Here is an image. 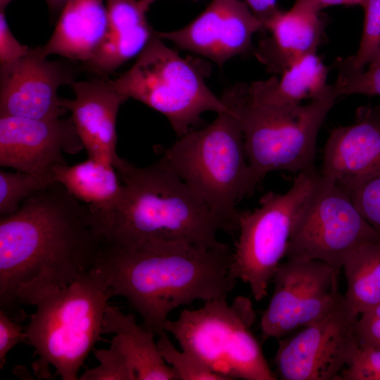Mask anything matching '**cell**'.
Here are the masks:
<instances>
[{"label": "cell", "instance_id": "6da1fadb", "mask_svg": "<svg viewBox=\"0 0 380 380\" xmlns=\"http://www.w3.org/2000/svg\"><path fill=\"white\" fill-rule=\"evenodd\" d=\"M103 245L96 216L58 182L0 219V304L36 305L96 267Z\"/></svg>", "mask_w": 380, "mask_h": 380}, {"label": "cell", "instance_id": "7a4b0ae2", "mask_svg": "<svg viewBox=\"0 0 380 380\" xmlns=\"http://www.w3.org/2000/svg\"><path fill=\"white\" fill-rule=\"evenodd\" d=\"M227 244L209 248L183 241L151 239L103 243L96 267L108 276L113 296H122L155 335L164 331L176 308L227 296L236 279L229 274Z\"/></svg>", "mask_w": 380, "mask_h": 380}, {"label": "cell", "instance_id": "3957f363", "mask_svg": "<svg viewBox=\"0 0 380 380\" xmlns=\"http://www.w3.org/2000/svg\"><path fill=\"white\" fill-rule=\"evenodd\" d=\"M121 198L97 220L104 243L151 239L179 240L205 248L224 246L221 220L160 158L146 167L118 157L113 163Z\"/></svg>", "mask_w": 380, "mask_h": 380}, {"label": "cell", "instance_id": "277c9868", "mask_svg": "<svg viewBox=\"0 0 380 380\" xmlns=\"http://www.w3.org/2000/svg\"><path fill=\"white\" fill-rule=\"evenodd\" d=\"M338 98L329 85L305 105L279 107L253 101L245 83L225 89L221 99L239 122L255 189L273 171L298 174L315 168L317 135Z\"/></svg>", "mask_w": 380, "mask_h": 380}, {"label": "cell", "instance_id": "5b68a950", "mask_svg": "<svg viewBox=\"0 0 380 380\" xmlns=\"http://www.w3.org/2000/svg\"><path fill=\"white\" fill-rule=\"evenodd\" d=\"M154 151L221 220L226 232L238 231L236 205L255 189L242 131L230 109L168 147L156 145Z\"/></svg>", "mask_w": 380, "mask_h": 380}, {"label": "cell", "instance_id": "8992f818", "mask_svg": "<svg viewBox=\"0 0 380 380\" xmlns=\"http://www.w3.org/2000/svg\"><path fill=\"white\" fill-rule=\"evenodd\" d=\"M113 297L106 274L96 267L70 285L40 300L25 331L39 357L35 373L76 380L81 366L102 334L108 300Z\"/></svg>", "mask_w": 380, "mask_h": 380}, {"label": "cell", "instance_id": "52a82bcc", "mask_svg": "<svg viewBox=\"0 0 380 380\" xmlns=\"http://www.w3.org/2000/svg\"><path fill=\"white\" fill-rule=\"evenodd\" d=\"M255 317L248 298L227 297L205 301L195 310L184 309L164 330L185 350L224 380H275L251 327Z\"/></svg>", "mask_w": 380, "mask_h": 380}, {"label": "cell", "instance_id": "ba28073f", "mask_svg": "<svg viewBox=\"0 0 380 380\" xmlns=\"http://www.w3.org/2000/svg\"><path fill=\"white\" fill-rule=\"evenodd\" d=\"M208 70L200 61L181 57L154 31L134 65L112 82L128 99L162 113L179 137L200 125L204 113L229 110L206 85Z\"/></svg>", "mask_w": 380, "mask_h": 380}, {"label": "cell", "instance_id": "9c48e42d", "mask_svg": "<svg viewBox=\"0 0 380 380\" xmlns=\"http://www.w3.org/2000/svg\"><path fill=\"white\" fill-rule=\"evenodd\" d=\"M319 177L315 168L300 172L287 191H269L258 208L239 211L229 274L249 286L256 301L267 296L269 283L286 257L294 222Z\"/></svg>", "mask_w": 380, "mask_h": 380}, {"label": "cell", "instance_id": "30bf717a", "mask_svg": "<svg viewBox=\"0 0 380 380\" xmlns=\"http://www.w3.org/2000/svg\"><path fill=\"white\" fill-rule=\"evenodd\" d=\"M379 238L350 195L319 173L294 222L286 257L317 260L340 272L353 251Z\"/></svg>", "mask_w": 380, "mask_h": 380}, {"label": "cell", "instance_id": "8fae6325", "mask_svg": "<svg viewBox=\"0 0 380 380\" xmlns=\"http://www.w3.org/2000/svg\"><path fill=\"white\" fill-rule=\"evenodd\" d=\"M357 315L340 294L322 316L280 339L274 357L278 377L337 380L360 348Z\"/></svg>", "mask_w": 380, "mask_h": 380}, {"label": "cell", "instance_id": "7c38bea8", "mask_svg": "<svg viewBox=\"0 0 380 380\" xmlns=\"http://www.w3.org/2000/svg\"><path fill=\"white\" fill-rule=\"evenodd\" d=\"M339 271L313 259L287 258L272 278L274 290L260 319L263 338H281L312 322L341 294Z\"/></svg>", "mask_w": 380, "mask_h": 380}, {"label": "cell", "instance_id": "4fadbf2b", "mask_svg": "<svg viewBox=\"0 0 380 380\" xmlns=\"http://www.w3.org/2000/svg\"><path fill=\"white\" fill-rule=\"evenodd\" d=\"M68 62L50 61L36 48L13 65L0 69V116L57 119L68 110L58 89L75 82Z\"/></svg>", "mask_w": 380, "mask_h": 380}, {"label": "cell", "instance_id": "5bb4252c", "mask_svg": "<svg viewBox=\"0 0 380 380\" xmlns=\"http://www.w3.org/2000/svg\"><path fill=\"white\" fill-rule=\"evenodd\" d=\"M83 148L71 118L0 116L1 167L52 179L53 166L67 163L63 153L75 154Z\"/></svg>", "mask_w": 380, "mask_h": 380}, {"label": "cell", "instance_id": "9a60e30c", "mask_svg": "<svg viewBox=\"0 0 380 380\" xmlns=\"http://www.w3.org/2000/svg\"><path fill=\"white\" fill-rule=\"evenodd\" d=\"M264 32L262 23L241 0H212L194 20L170 32H156L161 39L202 56L220 67L252 49V38Z\"/></svg>", "mask_w": 380, "mask_h": 380}, {"label": "cell", "instance_id": "2e32d148", "mask_svg": "<svg viewBox=\"0 0 380 380\" xmlns=\"http://www.w3.org/2000/svg\"><path fill=\"white\" fill-rule=\"evenodd\" d=\"M319 173L348 194L380 175V105L358 108L353 124L330 132Z\"/></svg>", "mask_w": 380, "mask_h": 380}, {"label": "cell", "instance_id": "e0dca14e", "mask_svg": "<svg viewBox=\"0 0 380 380\" xmlns=\"http://www.w3.org/2000/svg\"><path fill=\"white\" fill-rule=\"evenodd\" d=\"M75 97L60 98L61 105L71 113V119L89 158L113 165L116 151V120L120 106L128 98L120 93L112 80L96 77L75 82Z\"/></svg>", "mask_w": 380, "mask_h": 380}, {"label": "cell", "instance_id": "ac0fdd59", "mask_svg": "<svg viewBox=\"0 0 380 380\" xmlns=\"http://www.w3.org/2000/svg\"><path fill=\"white\" fill-rule=\"evenodd\" d=\"M325 25L320 13L294 6L280 10L267 25L270 35L259 42L253 54L270 72L282 73L301 58L316 53Z\"/></svg>", "mask_w": 380, "mask_h": 380}, {"label": "cell", "instance_id": "d6986e66", "mask_svg": "<svg viewBox=\"0 0 380 380\" xmlns=\"http://www.w3.org/2000/svg\"><path fill=\"white\" fill-rule=\"evenodd\" d=\"M109 30L103 0H70L48 42L36 47L44 56L56 54L82 63L89 60Z\"/></svg>", "mask_w": 380, "mask_h": 380}, {"label": "cell", "instance_id": "ffe728a7", "mask_svg": "<svg viewBox=\"0 0 380 380\" xmlns=\"http://www.w3.org/2000/svg\"><path fill=\"white\" fill-rule=\"evenodd\" d=\"M115 336L113 343L137 375V380H177L173 369L162 357L156 336L137 324L132 313L107 305L102 323V334Z\"/></svg>", "mask_w": 380, "mask_h": 380}, {"label": "cell", "instance_id": "44dd1931", "mask_svg": "<svg viewBox=\"0 0 380 380\" xmlns=\"http://www.w3.org/2000/svg\"><path fill=\"white\" fill-rule=\"evenodd\" d=\"M329 69L316 53L301 58L282 72L280 79L271 78L247 84L251 99L258 103L294 107L301 101L322 95Z\"/></svg>", "mask_w": 380, "mask_h": 380}, {"label": "cell", "instance_id": "7402d4cb", "mask_svg": "<svg viewBox=\"0 0 380 380\" xmlns=\"http://www.w3.org/2000/svg\"><path fill=\"white\" fill-rule=\"evenodd\" d=\"M51 175L53 182L89 205L97 219L110 214L122 196V184L114 166L91 158L74 165L56 164Z\"/></svg>", "mask_w": 380, "mask_h": 380}, {"label": "cell", "instance_id": "603a6c76", "mask_svg": "<svg viewBox=\"0 0 380 380\" xmlns=\"http://www.w3.org/2000/svg\"><path fill=\"white\" fill-rule=\"evenodd\" d=\"M342 269L347 284L344 297L358 315L380 303V238L353 251Z\"/></svg>", "mask_w": 380, "mask_h": 380}, {"label": "cell", "instance_id": "cb8c5ba5", "mask_svg": "<svg viewBox=\"0 0 380 380\" xmlns=\"http://www.w3.org/2000/svg\"><path fill=\"white\" fill-rule=\"evenodd\" d=\"M363 31L355 54L336 61L339 71L365 69L380 53V0H366Z\"/></svg>", "mask_w": 380, "mask_h": 380}, {"label": "cell", "instance_id": "d4e9b609", "mask_svg": "<svg viewBox=\"0 0 380 380\" xmlns=\"http://www.w3.org/2000/svg\"><path fill=\"white\" fill-rule=\"evenodd\" d=\"M54 182L51 178L16 170H0L1 217L15 213L28 197Z\"/></svg>", "mask_w": 380, "mask_h": 380}, {"label": "cell", "instance_id": "484cf974", "mask_svg": "<svg viewBox=\"0 0 380 380\" xmlns=\"http://www.w3.org/2000/svg\"><path fill=\"white\" fill-rule=\"evenodd\" d=\"M167 334L164 331L158 335L157 344L162 357L173 369L178 380H224L189 353L177 350Z\"/></svg>", "mask_w": 380, "mask_h": 380}, {"label": "cell", "instance_id": "4316f807", "mask_svg": "<svg viewBox=\"0 0 380 380\" xmlns=\"http://www.w3.org/2000/svg\"><path fill=\"white\" fill-rule=\"evenodd\" d=\"M359 71H339L334 86L338 97L343 95H380V53L367 66Z\"/></svg>", "mask_w": 380, "mask_h": 380}, {"label": "cell", "instance_id": "83f0119b", "mask_svg": "<svg viewBox=\"0 0 380 380\" xmlns=\"http://www.w3.org/2000/svg\"><path fill=\"white\" fill-rule=\"evenodd\" d=\"M94 355L99 365L86 370L80 379L137 380L134 372L113 343L110 342L108 349L95 350Z\"/></svg>", "mask_w": 380, "mask_h": 380}, {"label": "cell", "instance_id": "f1b7e54d", "mask_svg": "<svg viewBox=\"0 0 380 380\" xmlns=\"http://www.w3.org/2000/svg\"><path fill=\"white\" fill-rule=\"evenodd\" d=\"M348 194L363 218L380 236V175L365 182Z\"/></svg>", "mask_w": 380, "mask_h": 380}, {"label": "cell", "instance_id": "f546056e", "mask_svg": "<svg viewBox=\"0 0 380 380\" xmlns=\"http://www.w3.org/2000/svg\"><path fill=\"white\" fill-rule=\"evenodd\" d=\"M338 380H380V347L360 346Z\"/></svg>", "mask_w": 380, "mask_h": 380}, {"label": "cell", "instance_id": "4dcf8cb0", "mask_svg": "<svg viewBox=\"0 0 380 380\" xmlns=\"http://www.w3.org/2000/svg\"><path fill=\"white\" fill-rule=\"evenodd\" d=\"M31 49L15 39L6 22L4 10H0V69L13 65Z\"/></svg>", "mask_w": 380, "mask_h": 380}, {"label": "cell", "instance_id": "1f68e13d", "mask_svg": "<svg viewBox=\"0 0 380 380\" xmlns=\"http://www.w3.org/2000/svg\"><path fill=\"white\" fill-rule=\"evenodd\" d=\"M356 331L360 346L380 347V303L361 314Z\"/></svg>", "mask_w": 380, "mask_h": 380}, {"label": "cell", "instance_id": "d6a6232c", "mask_svg": "<svg viewBox=\"0 0 380 380\" xmlns=\"http://www.w3.org/2000/svg\"><path fill=\"white\" fill-rule=\"evenodd\" d=\"M27 341L25 331L14 322L3 310H0V368L5 362L8 353L17 344Z\"/></svg>", "mask_w": 380, "mask_h": 380}, {"label": "cell", "instance_id": "836d02e7", "mask_svg": "<svg viewBox=\"0 0 380 380\" xmlns=\"http://www.w3.org/2000/svg\"><path fill=\"white\" fill-rule=\"evenodd\" d=\"M245 3L262 23L265 31L270 20L281 10L277 0H245Z\"/></svg>", "mask_w": 380, "mask_h": 380}, {"label": "cell", "instance_id": "e575fe53", "mask_svg": "<svg viewBox=\"0 0 380 380\" xmlns=\"http://www.w3.org/2000/svg\"><path fill=\"white\" fill-rule=\"evenodd\" d=\"M366 0H296L294 6L319 13L321 11L330 6L336 5L362 6Z\"/></svg>", "mask_w": 380, "mask_h": 380}, {"label": "cell", "instance_id": "d590c367", "mask_svg": "<svg viewBox=\"0 0 380 380\" xmlns=\"http://www.w3.org/2000/svg\"><path fill=\"white\" fill-rule=\"evenodd\" d=\"M70 0H46L49 9L53 13L62 11L65 6Z\"/></svg>", "mask_w": 380, "mask_h": 380}, {"label": "cell", "instance_id": "8d00e7d4", "mask_svg": "<svg viewBox=\"0 0 380 380\" xmlns=\"http://www.w3.org/2000/svg\"><path fill=\"white\" fill-rule=\"evenodd\" d=\"M156 1L158 0H138L140 7L145 12H147L149 7Z\"/></svg>", "mask_w": 380, "mask_h": 380}, {"label": "cell", "instance_id": "74e56055", "mask_svg": "<svg viewBox=\"0 0 380 380\" xmlns=\"http://www.w3.org/2000/svg\"><path fill=\"white\" fill-rule=\"evenodd\" d=\"M13 0H0V10H5L6 6L12 1Z\"/></svg>", "mask_w": 380, "mask_h": 380}]
</instances>
